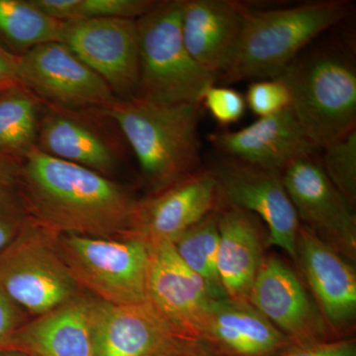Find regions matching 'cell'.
Here are the masks:
<instances>
[{
  "instance_id": "35",
  "label": "cell",
  "mask_w": 356,
  "mask_h": 356,
  "mask_svg": "<svg viewBox=\"0 0 356 356\" xmlns=\"http://www.w3.org/2000/svg\"><path fill=\"white\" fill-rule=\"evenodd\" d=\"M42 13L60 22L76 19L79 0H31Z\"/></svg>"
},
{
  "instance_id": "5",
  "label": "cell",
  "mask_w": 356,
  "mask_h": 356,
  "mask_svg": "<svg viewBox=\"0 0 356 356\" xmlns=\"http://www.w3.org/2000/svg\"><path fill=\"white\" fill-rule=\"evenodd\" d=\"M184 0L158 1L136 20L139 33L140 81L136 97L159 104L201 103L217 76L192 58L181 32Z\"/></svg>"
},
{
  "instance_id": "7",
  "label": "cell",
  "mask_w": 356,
  "mask_h": 356,
  "mask_svg": "<svg viewBox=\"0 0 356 356\" xmlns=\"http://www.w3.org/2000/svg\"><path fill=\"white\" fill-rule=\"evenodd\" d=\"M55 236L27 217L19 234L0 254V289L32 318L81 292L58 252Z\"/></svg>"
},
{
  "instance_id": "9",
  "label": "cell",
  "mask_w": 356,
  "mask_h": 356,
  "mask_svg": "<svg viewBox=\"0 0 356 356\" xmlns=\"http://www.w3.org/2000/svg\"><path fill=\"white\" fill-rule=\"evenodd\" d=\"M209 170L222 207L234 206L254 214L267 228V243L295 261L300 222L281 173L222 156Z\"/></svg>"
},
{
  "instance_id": "18",
  "label": "cell",
  "mask_w": 356,
  "mask_h": 356,
  "mask_svg": "<svg viewBox=\"0 0 356 356\" xmlns=\"http://www.w3.org/2000/svg\"><path fill=\"white\" fill-rule=\"evenodd\" d=\"M248 7L234 0H184L185 47L204 70L217 76L228 72L240 44Z\"/></svg>"
},
{
  "instance_id": "1",
  "label": "cell",
  "mask_w": 356,
  "mask_h": 356,
  "mask_svg": "<svg viewBox=\"0 0 356 356\" xmlns=\"http://www.w3.org/2000/svg\"><path fill=\"white\" fill-rule=\"evenodd\" d=\"M20 196L26 216L54 234L123 238L139 199L112 178L35 147L23 159Z\"/></svg>"
},
{
  "instance_id": "31",
  "label": "cell",
  "mask_w": 356,
  "mask_h": 356,
  "mask_svg": "<svg viewBox=\"0 0 356 356\" xmlns=\"http://www.w3.org/2000/svg\"><path fill=\"white\" fill-rule=\"evenodd\" d=\"M275 356H356L355 339H334L291 346Z\"/></svg>"
},
{
  "instance_id": "32",
  "label": "cell",
  "mask_w": 356,
  "mask_h": 356,
  "mask_svg": "<svg viewBox=\"0 0 356 356\" xmlns=\"http://www.w3.org/2000/svg\"><path fill=\"white\" fill-rule=\"evenodd\" d=\"M27 320V314L0 289V350Z\"/></svg>"
},
{
  "instance_id": "19",
  "label": "cell",
  "mask_w": 356,
  "mask_h": 356,
  "mask_svg": "<svg viewBox=\"0 0 356 356\" xmlns=\"http://www.w3.org/2000/svg\"><path fill=\"white\" fill-rule=\"evenodd\" d=\"M92 325L97 356H158L179 337L149 301L112 305L95 298Z\"/></svg>"
},
{
  "instance_id": "33",
  "label": "cell",
  "mask_w": 356,
  "mask_h": 356,
  "mask_svg": "<svg viewBox=\"0 0 356 356\" xmlns=\"http://www.w3.org/2000/svg\"><path fill=\"white\" fill-rule=\"evenodd\" d=\"M26 221L22 208L0 207V254L19 234Z\"/></svg>"
},
{
  "instance_id": "38",
  "label": "cell",
  "mask_w": 356,
  "mask_h": 356,
  "mask_svg": "<svg viewBox=\"0 0 356 356\" xmlns=\"http://www.w3.org/2000/svg\"><path fill=\"white\" fill-rule=\"evenodd\" d=\"M7 88V86H0V90H2V89Z\"/></svg>"
},
{
  "instance_id": "2",
  "label": "cell",
  "mask_w": 356,
  "mask_h": 356,
  "mask_svg": "<svg viewBox=\"0 0 356 356\" xmlns=\"http://www.w3.org/2000/svg\"><path fill=\"white\" fill-rule=\"evenodd\" d=\"M202 109L201 103L159 104L134 97L117 98L102 110L120 130L153 193L203 168Z\"/></svg>"
},
{
  "instance_id": "4",
  "label": "cell",
  "mask_w": 356,
  "mask_h": 356,
  "mask_svg": "<svg viewBox=\"0 0 356 356\" xmlns=\"http://www.w3.org/2000/svg\"><path fill=\"white\" fill-rule=\"evenodd\" d=\"M277 79L286 84L290 108L318 149L356 129V70L348 58L332 51L299 56Z\"/></svg>"
},
{
  "instance_id": "16",
  "label": "cell",
  "mask_w": 356,
  "mask_h": 356,
  "mask_svg": "<svg viewBox=\"0 0 356 356\" xmlns=\"http://www.w3.org/2000/svg\"><path fill=\"white\" fill-rule=\"evenodd\" d=\"M295 262L332 339L355 327L356 273L353 264L300 225Z\"/></svg>"
},
{
  "instance_id": "29",
  "label": "cell",
  "mask_w": 356,
  "mask_h": 356,
  "mask_svg": "<svg viewBox=\"0 0 356 356\" xmlns=\"http://www.w3.org/2000/svg\"><path fill=\"white\" fill-rule=\"evenodd\" d=\"M201 104L221 126L232 125L240 121L247 108L245 96L242 93L236 89L215 84L206 89Z\"/></svg>"
},
{
  "instance_id": "37",
  "label": "cell",
  "mask_w": 356,
  "mask_h": 356,
  "mask_svg": "<svg viewBox=\"0 0 356 356\" xmlns=\"http://www.w3.org/2000/svg\"><path fill=\"white\" fill-rule=\"evenodd\" d=\"M0 356H30L26 355L24 353L21 351L13 350H0Z\"/></svg>"
},
{
  "instance_id": "15",
  "label": "cell",
  "mask_w": 356,
  "mask_h": 356,
  "mask_svg": "<svg viewBox=\"0 0 356 356\" xmlns=\"http://www.w3.org/2000/svg\"><path fill=\"white\" fill-rule=\"evenodd\" d=\"M149 247L147 299L179 337L199 339L214 297L172 243Z\"/></svg>"
},
{
  "instance_id": "26",
  "label": "cell",
  "mask_w": 356,
  "mask_h": 356,
  "mask_svg": "<svg viewBox=\"0 0 356 356\" xmlns=\"http://www.w3.org/2000/svg\"><path fill=\"white\" fill-rule=\"evenodd\" d=\"M323 170L330 181L355 208L356 203V129L325 147Z\"/></svg>"
},
{
  "instance_id": "36",
  "label": "cell",
  "mask_w": 356,
  "mask_h": 356,
  "mask_svg": "<svg viewBox=\"0 0 356 356\" xmlns=\"http://www.w3.org/2000/svg\"><path fill=\"white\" fill-rule=\"evenodd\" d=\"M18 58L19 56L11 53L0 46V86H9L17 83Z\"/></svg>"
},
{
  "instance_id": "6",
  "label": "cell",
  "mask_w": 356,
  "mask_h": 356,
  "mask_svg": "<svg viewBox=\"0 0 356 356\" xmlns=\"http://www.w3.org/2000/svg\"><path fill=\"white\" fill-rule=\"evenodd\" d=\"M55 242L81 291L112 305L147 301L149 254L142 241L56 234Z\"/></svg>"
},
{
  "instance_id": "34",
  "label": "cell",
  "mask_w": 356,
  "mask_h": 356,
  "mask_svg": "<svg viewBox=\"0 0 356 356\" xmlns=\"http://www.w3.org/2000/svg\"><path fill=\"white\" fill-rule=\"evenodd\" d=\"M158 356H220L197 339L178 337Z\"/></svg>"
},
{
  "instance_id": "12",
  "label": "cell",
  "mask_w": 356,
  "mask_h": 356,
  "mask_svg": "<svg viewBox=\"0 0 356 356\" xmlns=\"http://www.w3.org/2000/svg\"><path fill=\"white\" fill-rule=\"evenodd\" d=\"M17 83L42 102L67 108H106L117 99L107 83L60 42L18 58Z\"/></svg>"
},
{
  "instance_id": "17",
  "label": "cell",
  "mask_w": 356,
  "mask_h": 356,
  "mask_svg": "<svg viewBox=\"0 0 356 356\" xmlns=\"http://www.w3.org/2000/svg\"><path fill=\"white\" fill-rule=\"evenodd\" d=\"M208 140L219 156L280 173L300 159L315 156L318 149L290 107L238 131L210 134Z\"/></svg>"
},
{
  "instance_id": "21",
  "label": "cell",
  "mask_w": 356,
  "mask_h": 356,
  "mask_svg": "<svg viewBox=\"0 0 356 356\" xmlns=\"http://www.w3.org/2000/svg\"><path fill=\"white\" fill-rule=\"evenodd\" d=\"M220 356H275L289 339L248 301L213 299L199 336Z\"/></svg>"
},
{
  "instance_id": "8",
  "label": "cell",
  "mask_w": 356,
  "mask_h": 356,
  "mask_svg": "<svg viewBox=\"0 0 356 356\" xmlns=\"http://www.w3.org/2000/svg\"><path fill=\"white\" fill-rule=\"evenodd\" d=\"M126 143L102 108H67L44 102L37 149L112 178L125 158Z\"/></svg>"
},
{
  "instance_id": "14",
  "label": "cell",
  "mask_w": 356,
  "mask_h": 356,
  "mask_svg": "<svg viewBox=\"0 0 356 356\" xmlns=\"http://www.w3.org/2000/svg\"><path fill=\"white\" fill-rule=\"evenodd\" d=\"M248 302L292 346L334 339L311 293L291 267L276 255L264 259Z\"/></svg>"
},
{
  "instance_id": "27",
  "label": "cell",
  "mask_w": 356,
  "mask_h": 356,
  "mask_svg": "<svg viewBox=\"0 0 356 356\" xmlns=\"http://www.w3.org/2000/svg\"><path fill=\"white\" fill-rule=\"evenodd\" d=\"M245 99L248 108L259 118L280 113L290 107L291 102L286 84L280 79L252 81Z\"/></svg>"
},
{
  "instance_id": "10",
  "label": "cell",
  "mask_w": 356,
  "mask_h": 356,
  "mask_svg": "<svg viewBox=\"0 0 356 356\" xmlns=\"http://www.w3.org/2000/svg\"><path fill=\"white\" fill-rule=\"evenodd\" d=\"M62 43L96 72L118 99L136 97L140 81L137 22L83 18L64 22Z\"/></svg>"
},
{
  "instance_id": "24",
  "label": "cell",
  "mask_w": 356,
  "mask_h": 356,
  "mask_svg": "<svg viewBox=\"0 0 356 356\" xmlns=\"http://www.w3.org/2000/svg\"><path fill=\"white\" fill-rule=\"evenodd\" d=\"M63 30L64 22L49 17L31 0H0V34L18 56L41 44L62 43Z\"/></svg>"
},
{
  "instance_id": "25",
  "label": "cell",
  "mask_w": 356,
  "mask_h": 356,
  "mask_svg": "<svg viewBox=\"0 0 356 356\" xmlns=\"http://www.w3.org/2000/svg\"><path fill=\"white\" fill-rule=\"evenodd\" d=\"M217 213H211L203 218L172 243L180 259L202 278L215 299L226 297L218 273Z\"/></svg>"
},
{
  "instance_id": "20",
  "label": "cell",
  "mask_w": 356,
  "mask_h": 356,
  "mask_svg": "<svg viewBox=\"0 0 356 356\" xmlns=\"http://www.w3.org/2000/svg\"><path fill=\"white\" fill-rule=\"evenodd\" d=\"M95 297L81 291L67 303L20 325L3 350L30 356H97L93 337Z\"/></svg>"
},
{
  "instance_id": "3",
  "label": "cell",
  "mask_w": 356,
  "mask_h": 356,
  "mask_svg": "<svg viewBox=\"0 0 356 356\" xmlns=\"http://www.w3.org/2000/svg\"><path fill=\"white\" fill-rule=\"evenodd\" d=\"M350 13L351 4L344 0L273 10L248 6L240 44L225 79L236 83L277 79L314 39Z\"/></svg>"
},
{
  "instance_id": "13",
  "label": "cell",
  "mask_w": 356,
  "mask_h": 356,
  "mask_svg": "<svg viewBox=\"0 0 356 356\" xmlns=\"http://www.w3.org/2000/svg\"><path fill=\"white\" fill-rule=\"evenodd\" d=\"M222 208L216 180L201 168L170 186L139 199L126 238L147 245L172 243L196 222Z\"/></svg>"
},
{
  "instance_id": "11",
  "label": "cell",
  "mask_w": 356,
  "mask_h": 356,
  "mask_svg": "<svg viewBox=\"0 0 356 356\" xmlns=\"http://www.w3.org/2000/svg\"><path fill=\"white\" fill-rule=\"evenodd\" d=\"M283 184L301 226L351 264L356 261L355 208L339 193L315 156L288 165Z\"/></svg>"
},
{
  "instance_id": "28",
  "label": "cell",
  "mask_w": 356,
  "mask_h": 356,
  "mask_svg": "<svg viewBox=\"0 0 356 356\" xmlns=\"http://www.w3.org/2000/svg\"><path fill=\"white\" fill-rule=\"evenodd\" d=\"M158 0H79L76 19L120 18L137 20L149 13Z\"/></svg>"
},
{
  "instance_id": "23",
  "label": "cell",
  "mask_w": 356,
  "mask_h": 356,
  "mask_svg": "<svg viewBox=\"0 0 356 356\" xmlns=\"http://www.w3.org/2000/svg\"><path fill=\"white\" fill-rule=\"evenodd\" d=\"M44 102L22 84L0 90V153L20 159L37 147Z\"/></svg>"
},
{
  "instance_id": "22",
  "label": "cell",
  "mask_w": 356,
  "mask_h": 356,
  "mask_svg": "<svg viewBox=\"0 0 356 356\" xmlns=\"http://www.w3.org/2000/svg\"><path fill=\"white\" fill-rule=\"evenodd\" d=\"M218 273L226 297L248 301L266 259L267 232L254 214L234 206L218 211Z\"/></svg>"
},
{
  "instance_id": "30",
  "label": "cell",
  "mask_w": 356,
  "mask_h": 356,
  "mask_svg": "<svg viewBox=\"0 0 356 356\" xmlns=\"http://www.w3.org/2000/svg\"><path fill=\"white\" fill-rule=\"evenodd\" d=\"M23 159L0 153V207L23 208L20 196Z\"/></svg>"
}]
</instances>
